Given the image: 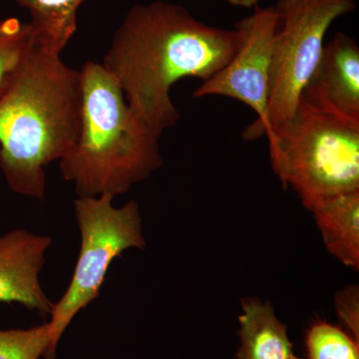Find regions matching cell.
I'll return each mask as SVG.
<instances>
[{
  "mask_svg": "<svg viewBox=\"0 0 359 359\" xmlns=\"http://www.w3.org/2000/svg\"><path fill=\"white\" fill-rule=\"evenodd\" d=\"M301 98L311 107L359 126V47L344 32L323 47Z\"/></svg>",
  "mask_w": 359,
  "mask_h": 359,
  "instance_id": "8",
  "label": "cell"
},
{
  "mask_svg": "<svg viewBox=\"0 0 359 359\" xmlns=\"http://www.w3.org/2000/svg\"><path fill=\"white\" fill-rule=\"evenodd\" d=\"M50 346L49 321L29 328L0 330V359L45 358Z\"/></svg>",
  "mask_w": 359,
  "mask_h": 359,
  "instance_id": "15",
  "label": "cell"
},
{
  "mask_svg": "<svg viewBox=\"0 0 359 359\" xmlns=\"http://www.w3.org/2000/svg\"><path fill=\"white\" fill-rule=\"evenodd\" d=\"M335 309L340 320L344 321V325L354 339L358 340L359 334V289L358 285H348L340 290L339 294L335 295Z\"/></svg>",
  "mask_w": 359,
  "mask_h": 359,
  "instance_id": "16",
  "label": "cell"
},
{
  "mask_svg": "<svg viewBox=\"0 0 359 359\" xmlns=\"http://www.w3.org/2000/svg\"><path fill=\"white\" fill-rule=\"evenodd\" d=\"M81 110L80 70L35 44L0 94V170L14 193L44 199L45 170L76 143Z\"/></svg>",
  "mask_w": 359,
  "mask_h": 359,
  "instance_id": "2",
  "label": "cell"
},
{
  "mask_svg": "<svg viewBox=\"0 0 359 359\" xmlns=\"http://www.w3.org/2000/svg\"><path fill=\"white\" fill-rule=\"evenodd\" d=\"M278 26L280 15L275 6H256L254 13L235 25L240 45L228 65L193 93L194 98L224 96L247 104L256 113L257 120L243 133L245 140L259 138L266 120Z\"/></svg>",
  "mask_w": 359,
  "mask_h": 359,
  "instance_id": "7",
  "label": "cell"
},
{
  "mask_svg": "<svg viewBox=\"0 0 359 359\" xmlns=\"http://www.w3.org/2000/svg\"><path fill=\"white\" fill-rule=\"evenodd\" d=\"M27 9L35 44L61 54L77 29V11L85 0H13Z\"/></svg>",
  "mask_w": 359,
  "mask_h": 359,
  "instance_id": "12",
  "label": "cell"
},
{
  "mask_svg": "<svg viewBox=\"0 0 359 359\" xmlns=\"http://www.w3.org/2000/svg\"><path fill=\"white\" fill-rule=\"evenodd\" d=\"M236 28L205 25L185 7L165 1L130 9L101 65L135 114L162 136L181 114L171 89L187 77L205 81L228 65L240 45Z\"/></svg>",
  "mask_w": 359,
  "mask_h": 359,
  "instance_id": "1",
  "label": "cell"
},
{
  "mask_svg": "<svg viewBox=\"0 0 359 359\" xmlns=\"http://www.w3.org/2000/svg\"><path fill=\"white\" fill-rule=\"evenodd\" d=\"M271 89L266 120L259 137L287 122L294 114L302 91L323 54L328 28L353 11L354 0H278Z\"/></svg>",
  "mask_w": 359,
  "mask_h": 359,
  "instance_id": "6",
  "label": "cell"
},
{
  "mask_svg": "<svg viewBox=\"0 0 359 359\" xmlns=\"http://www.w3.org/2000/svg\"><path fill=\"white\" fill-rule=\"evenodd\" d=\"M269 157L276 176L309 210L318 201L359 191V126L299 100L290 120L271 130Z\"/></svg>",
  "mask_w": 359,
  "mask_h": 359,
  "instance_id": "4",
  "label": "cell"
},
{
  "mask_svg": "<svg viewBox=\"0 0 359 359\" xmlns=\"http://www.w3.org/2000/svg\"><path fill=\"white\" fill-rule=\"evenodd\" d=\"M35 46L29 23L14 18L0 20V94Z\"/></svg>",
  "mask_w": 359,
  "mask_h": 359,
  "instance_id": "13",
  "label": "cell"
},
{
  "mask_svg": "<svg viewBox=\"0 0 359 359\" xmlns=\"http://www.w3.org/2000/svg\"><path fill=\"white\" fill-rule=\"evenodd\" d=\"M287 359H302V358H297V356H294V354H292V355L290 356V358H287Z\"/></svg>",
  "mask_w": 359,
  "mask_h": 359,
  "instance_id": "18",
  "label": "cell"
},
{
  "mask_svg": "<svg viewBox=\"0 0 359 359\" xmlns=\"http://www.w3.org/2000/svg\"><path fill=\"white\" fill-rule=\"evenodd\" d=\"M238 323L241 346L235 359H287L292 355L287 325L278 320L271 302L245 299Z\"/></svg>",
  "mask_w": 359,
  "mask_h": 359,
  "instance_id": "11",
  "label": "cell"
},
{
  "mask_svg": "<svg viewBox=\"0 0 359 359\" xmlns=\"http://www.w3.org/2000/svg\"><path fill=\"white\" fill-rule=\"evenodd\" d=\"M82 77L81 124L76 143L59 161L78 198L128 192L163 164L161 136L135 114L114 77L87 61Z\"/></svg>",
  "mask_w": 359,
  "mask_h": 359,
  "instance_id": "3",
  "label": "cell"
},
{
  "mask_svg": "<svg viewBox=\"0 0 359 359\" xmlns=\"http://www.w3.org/2000/svg\"><path fill=\"white\" fill-rule=\"evenodd\" d=\"M231 6L238 7H245V8H250L252 6H257L259 2L264 0H226Z\"/></svg>",
  "mask_w": 359,
  "mask_h": 359,
  "instance_id": "17",
  "label": "cell"
},
{
  "mask_svg": "<svg viewBox=\"0 0 359 359\" xmlns=\"http://www.w3.org/2000/svg\"><path fill=\"white\" fill-rule=\"evenodd\" d=\"M313 214L327 252L348 268L359 269V191L316 202Z\"/></svg>",
  "mask_w": 359,
  "mask_h": 359,
  "instance_id": "10",
  "label": "cell"
},
{
  "mask_svg": "<svg viewBox=\"0 0 359 359\" xmlns=\"http://www.w3.org/2000/svg\"><path fill=\"white\" fill-rule=\"evenodd\" d=\"M114 197L77 198L74 215L80 233V248L72 278L50 313L51 346L44 359H55L65 330L80 311L98 299L108 271L125 250H144L143 219L140 207L129 201L113 205Z\"/></svg>",
  "mask_w": 359,
  "mask_h": 359,
  "instance_id": "5",
  "label": "cell"
},
{
  "mask_svg": "<svg viewBox=\"0 0 359 359\" xmlns=\"http://www.w3.org/2000/svg\"><path fill=\"white\" fill-rule=\"evenodd\" d=\"M51 245L48 236L25 229L0 236V304L16 302L50 316L54 302L44 292L40 273Z\"/></svg>",
  "mask_w": 359,
  "mask_h": 359,
  "instance_id": "9",
  "label": "cell"
},
{
  "mask_svg": "<svg viewBox=\"0 0 359 359\" xmlns=\"http://www.w3.org/2000/svg\"><path fill=\"white\" fill-rule=\"evenodd\" d=\"M309 359H359L358 342L342 328L316 321L306 339Z\"/></svg>",
  "mask_w": 359,
  "mask_h": 359,
  "instance_id": "14",
  "label": "cell"
}]
</instances>
